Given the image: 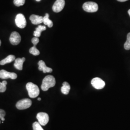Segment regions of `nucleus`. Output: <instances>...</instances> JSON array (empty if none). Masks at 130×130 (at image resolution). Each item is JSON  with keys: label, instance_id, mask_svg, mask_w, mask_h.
Wrapping results in <instances>:
<instances>
[{"label": "nucleus", "instance_id": "1", "mask_svg": "<svg viewBox=\"0 0 130 130\" xmlns=\"http://www.w3.org/2000/svg\"><path fill=\"white\" fill-rule=\"evenodd\" d=\"M56 79L52 75H47L42 80L41 89L43 91H47L50 88L56 85Z\"/></svg>", "mask_w": 130, "mask_h": 130}, {"label": "nucleus", "instance_id": "2", "mask_svg": "<svg viewBox=\"0 0 130 130\" xmlns=\"http://www.w3.org/2000/svg\"><path fill=\"white\" fill-rule=\"evenodd\" d=\"M26 89L28 91V95L30 98H37L40 94V90L37 85L29 82L26 84Z\"/></svg>", "mask_w": 130, "mask_h": 130}, {"label": "nucleus", "instance_id": "3", "mask_svg": "<svg viewBox=\"0 0 130 130\" xmlns=\"http://www.w3.org/2000/svg\"><path fill=\"white\" fill-rule=\"evenodd\" d=\"M84 10L89 13H94L98 9V5L93 2H88L84 4L83 6Z\"/></svg>", "mask_w": 130, "mask_h": 130}, {"label": "nucleus", "instance_id": "4", "mask_svg": "<svg viewBox=\"0 0 130 130\" xmlns=\"http://www.w3.org/2000/svg\"><path fill=\"white\" fill-rule=\"evenodd\" d=\"M32 105V101L30 99L25 98L19 100L16 104V107L19 110H23L29 108Z\"/></svg>", "mask_w": 130, "mask_h": 130}, {"label": "nucleus", "instance_id": "5", "mask_svg": "<svg viewBox=\"0 0 130 130\" xmlns=\"http://www.w3.org/2000/svg\"><path fill=\"white\" fill-rule=\"evenodd\" d=\"M15 23L17 27L20 28H24L27 25V21L23 14H18L15 19Z\"/></svg>", "mask_w": 130, "mask_h": 130}, {"label": "nucleus", "instance_id": "6", "mask_svg": "<svg viewBox=\"0 0 130 130\" xmlns=\"http://www.w3.org/2000/svg\"><path fill=\"white\" fill-rule=\"evenodd\" d=\"M36 117L38 122L42 126L46 125L49 122V117L46 113L39 112L38 113Z\"/></svg>", "mask_w": 130, "mask_h": 130}, {"label": "nucleus", "instance_id": "7", "mask_svg": "<svg viewBox=\"0 0 130 130\" xmlns=\"http://www.w3.org/2000/svg\"><path fill=\"white\" fill-rule=\"evenodd\" d=\"M91 84L94 88L96 89H102L103 88L106 84L104 81L99 78H94L92 80Z\"/></svg>", "mask_w": 130, "mask_h": 130}, {"label": "nucleus", "instance_id": "8", "mask_svg": "<svg viewBox=\"0 0 130 130\" xmlns=\"http://www.w3.org/2000/svg\"><path fill=\"white\" fill-rule=\"evenodd\" d=\"M65 0H56L53 6L52 9L55 13H59L64 8Z\"/></svg>", "mask_w": 130, "mask_h": 130}, {"label": "nucleus", "instance_id": "9", "mask_svg": "<svg viewBox=\"0 0 130 130\" xmlns=\"http://www.w3.org/2000/svg\"><path fill=\"white\" fill-rule=\"evenodd\" d=\"M18 77V75L14 72H8L5 70H0V78L2 79H15Z\"/></svg>", "mask_w": 130, "mask_h": 130}, {"label": "nucleus", "instance_id": "10", "mask_svg": "<svg viewBox=\"0 0 130 130\" xmlns=\"http://www.w3.org/2000/svg\"><path fill=\"white\" fill-rule=\"evenodd\" d=\"M21 38L19 33L14 31L11 33L9 38V41L11 43L14 45L19 44L21 42Z\"/></svg>", "mask_w": 130, "mask_h": 130}, {"label": "nucleus", "instance_id": "11", "mask_svg": "<svg viewBox=\"0 0 130 130\" xmlns=\"http://www.w3.org/2000/svg\"><path fill=\"white\" fill-rule=\"evenodd\" d=\"M38 65H39V68L38 69L40 71H42L43 73H50L53 71V70L51 68L47 67L45 62L42 60L39 61L38 62Z\"/></svg>", "mask_w": 130, "mask_h": 130}, {"label": "nucleus", "instance_id": "12", "mask_svg": "<svg viewBox=\"0 0 130 130\" xmlns=\"http://www.w3.org/2000/svg\"><path fill=\"white\" fill-rule=\"evenodd\" d=\"M43 17L42 16H39L35 14H32L30 16L29 19L31 21V23L34 25H38L43 22Z\"/></svg>", "mask_w": 130, "mask_h": 130}, {"label": "nucleus", "instance_id": "13", "mask_svg": "<svg viewBox=\"0 0 130 130\" xmlns=\"http://www.w3.org/2000/svg\"><path fill=\"white\" fill-rule=\"evenodd\" d=\"M26 60L25 57L22 58H18L15 60V62L14 63V67L17 69V70H23V65L24 62Z\"/></svg>", "mask_w": 130, "mask_h": 130}, {"label": "nucleus", "instance_id": "14", "mask_svg": "<svg viewBox=\"0 0 130 130\" xmlns=\"http://www.w3.org/2000/svg\"><path fill=\"white\" fill-rule=\"evenodd\" d=\"M46 28L45 26H42V25H39L37 28H36V30L34 31L33 35L35 37H40L41 35V32L42 31H44L46 30Z\"/></svg>", "mask_w": 130, "mask_h": 130}, {"label": "nucleus", "instance_id": "15", "mask_svg": "<svg viewBox=\"0 0 130 130\" xmlns=\"http://www.w3.org/2000/svg\"><path fill=\"white\" fill-rule=\"evenodd\" d=\"M70 86L69 84L66 82H64L63 84V86L61 89L62 93L66 95L68 94L70 92Z\"/></svg>", "mask_w": 130, "mask_h": 130}, {"label": "nucleus", "instance_id": "16", "mask_svg": "<svg viewBox=\"0 0 130 130\" xmlns=\"http://www.w3.org/2000/svg\"><path fill=\"white\" fill-rule=\"evenodd\" d=\"M15 57L14 55H9L7 56L5 58L0 61V65H4L7 63H9L12 61L15 60Z\"/></svg>", "mask_w": 130, "mask_h": 130}, {"label": "nucleus", "instance_id": "17", "mask_svg": "<svg viewBox=\"0 0 130 130\" xmlns=\"http://www.w3.org/2000/svg\"><path fill=\"white\" fill-rule=\"evenodd\" d=\"M49 14L46 13L43 18V23L45 25H47L49 28H52L53 26V23L52 20L49 19Z\"/></svg>", "mask_w": 130, "mask_h": 130}, {"label": "nucleus", "instance_id": "18", "mask_svg": "<svg viewBox=\"0 0 130 130\" xmlns=\"http://www.w3.org/2000/svg\"><path fill=\"white\" fill-rule=\"evenodd\" d=\"M124 47L126 50H130V32L127 34V40L124 44Z\"/></svg>", "mask_w": 130, "mask_h": 130}, {"label": "nucleus", "instance_id": "19", "mask_svg": "<svg viewBox=\"0 0 130 130\" xmlns=\"http://www.w3.org/2000/svg\"><path fill=\"white\" fill-rule=\"evenodd\" d=\"M29 51L31 54L35 56H38L40 54L39 50H38L37 48L36 47V46H35V45H34L31 48H30Z\"/></svg>", "mask_w": 130, "mask_h": 130}, {"label": "nucleus", "instance_id": "20", "mask_svg": "<svg viewBox=\"0 0 130 130\" xmlns=\"http://www.w3.org/2000/svg\"><path fill=\"white\" fill-rule=\"evenodd\" d=\"M7 84L6 80H4L2 83L0 82V93H4L6 91Z\"/></svg>", "mask_w": 130, "mask_h": 130}, {"label": "nucleus", "instance_id": "21", "mask_svg": "<svg viewBox=\"0 0 130 130\" xmlns=\"http://www.w3.org/2000/svg\"><path fill=\"white\" fill-rule=\"evenodd\" d=\"M32 127L33 130H44L42 128V125L36 121L33 123Z\"/></svg>", "mask_w": 130, "mask_h": 130}, {"label": "nucleus", "instance_id": "22", "mask_svg": "<svg viewBox=\"0 0 130 130\" xmlns=\"http://www.w3.org/2000/svg\"><path fill=\"white\" fill-rule=\"evenodd\" d=\"M25 3V0H14V5L17 6L23 5Z\"/></svg>", "mask_w": 130, "mask_h": 130}, {"label": "nucleus", "instance_id": "23", "mask_svg": "<svg viewBox=\"0 0 130 130\" xmlns=\"http://www.w3.org/2000/svg\"><path fill=\"white\" fill-rule=\"evenodd\" d=\"M31 42H32L33 44H34V45L36 46L38 43H39V39L38 37H34L32 39Z\"/></svg>", "mask_w": 130, "mask_h": 130}, {"label": "nucleus", "instance_id": "24", "mask_svg": "<svg viewBox=\"0 0 130 130\" xmlns=\"http://www.w3.org/2000/svg\"><path fill=\"white\" fill-rule=\"evenodd\" d=\"M5 112L4 110L0 109V119H1L3 118H5Z\"/></svg>", "mask_w": 130, "mask_h": 130}, {"label": "nucleus", "instance_id": "25", "mask_svg": "<svg viewBox=\"0 0 130 130\" xmlns=\"http://www.w3.org/2000/svg\"><path fill=\"white\" fill-rule=\"evenodd\" d=\"M117 1L119 2H126L128 0H117Z\"/></svg>", "mask_w": 130, "mask_h": 130}, {"label": "nucleus", "instance_id": "26", "mask_svg": "<svg viewBox=\"0 0 130 130\" xmlns=\"http://www.w3.org/2000/svg\"><path fill=\"white\" fill-rule=\"evenodd\" d=\"M1 120L2 121H5V118H2L1 119Z\"/></svg>", "mask_w": 130, "mask_h": 130}, {"label": "nucleus", "instance_id": "27", "mask_svg": "<svg viewBox=\"0 0 130 130\" xmlns=\"http://www.w3.org/2000/svg\"><path fill=\"white\" fill-rule=\"evenodd\" d=\"M38 101H41V98H38Z\"/></svg>", "mask_w": 130, "mask_h": 130}, {"label": "nucleus", "instance_id": "28", "mask_svg": "<svg viewBox=\"0 0 130 130\" xmlns=\"http://www.w3.org/2000/svg\"><path fill=\"white\" fill-rule=\"evenodd\" d=\"M128 14H129V15L130 16V9H129V10H128Z\"/></svg>", "mask_w": 130, "mask_h": 130}, {"label": "nucleus", "instance_id": "29", "mask_svg": "<svg viewBox=\"0 0 130 130\" xmlns=\"http://www.w3.org/2000/svg\"><path fill=\"white\" fill-rule=\"evenodd\" d=\"M37 2H40L41 0H36Z\"/></svg>", "mask_w": 130, "mask_h": 130}, {"label": "nucleus", "instance_id": "30", "mask_svg": "<svg viewBox=\"0 0 130 130\" xmlns=\"http://www.w3.org/2000/svg\"><path fill=\"white\" fill-rule=\"evenodd\" d=\"M1 41L0 40V46H1Z\"/></svg>", "mask_w": 130, "mask_h": 130}, {"label": "nucleus", "instance_id": "31", "mask_svg": "<svg viewBox=\"0 0 130 130\" xmlns=\"http://www.w3.org/2000/svg\"><path fill=\"white\" fill-rule=\"evenodd\" d=\"M0 123H1V119H0Z\"/></svg>", "mask_w": 130, "mask_h": 130}]
</instances>
